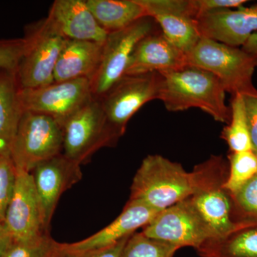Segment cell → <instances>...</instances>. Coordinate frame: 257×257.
I'll return each mask as SVG.
<instances>
[{
    "instance_id": "6da1fadb",
    "label": "cell",
    "mask_w": 257,
    "mask_h": 257,
    "mask_svg": "<svg viewBox=\"0 0 257 257\" xmlns=\"http://www.w3.org/2000/svg\"><path fill=\"white\" fill-rule=\"evenodd\" d=\"M211 157L187 172L177 162L162 155H148L134 177L130 200L143 202L162 211L192 197L207 180Z\"/></svg>"
},
{
    "instance_id": "7a4b0ae2",
    "label": "cell",
    "mask_w": 257,
    "mask_h": 257,
    "mask_svg": "<svg viewBox=\"0 0 257 257\" xmlns=\"http://www.w3.org/2000/svg\"><path fill=\"white\" fill-rule=\"evenodd\" d=\"M159 99L172 112L197 108L215 121L228 124L231 108L226 103V91L214 74L194 66L160 73Z\"/></svg>"
},
{
    "instance_id": "3957f363",
    "label": "cell",
    "mask_w": 257,
    "mask_h": 257,
    "mask_svg": "<svg viewBox=\"0 0 257 257\" xmlns=\"http://www.w3.org/2000/svg\"><path fill=\"white\" fill-rule=\"evenodd\" d=\"M187 64L214 74L231 96L257 94L253 84L256 60L241 47L202 37L187 54Z\"/></svg>"
},
{
    "instance_id": "277c9868",
    "label": "cell",
    "mask_w": 257,
    "mask_h": 257,
    "mask_svg": "<svg viewBox=\"0 0 257 257\" xmlns=\"http://www.w3.org/2000/svg\"><path fill=\"white\" fill-rule=\"evenodd\" d=\"M64 128L47 115L24 111L10 157L17 170L31 173L37 165L63 153Z\"/></svg>"
},
{
    "instance_id": "5b68a950",
    "label": "cell",
    "mask_w": 257,
    "mask_h": 257,
    "mask_svg": "<svg viewBox=\"0 0 257 257\" xmlns=\"http://www.w3.org/2000/svg\"><path fill=\"white\" fill-rule=\"evenodd\" d=\"M63 128L62 154L80 165L103 147H114L121 138L106 119L101 101L95 98L71 116Z\"/></svg>"
},
{
    "instance_id": "8992f818",
    "label": "cell",
    "mask_w": 257,
    "mask_h": 257,
    "mask_svg": "<svg viewBox=\"0 0 257 257\" xmlns=\"http://www.w3.org/2000/svg\"><path fill=\"white\" fill-rule=\"evenodd\" d=\"M27 46L16 74L20 89H35L55 82L56 64L67 39L56 32L46 19L25 31Z\"/></svg>"
},
{
    "instance_id": "52a82bcc",
    "label": "cell",
    "mask_w": 257,
    "mask_h": 257,
    "mask_svg": "<svg viewBox=\"0 0 257 257\" xmlns=\"http://www.w3.org/2000/svg\"><path fill=\"white\" fill-rule=\"evenodd\" d=\"M158 30L156 22L145 17L124 30L108 34L103 44L100 64L90 80L93 97L101 99L124 77L139 42Z\"/></svg>"
},
{
    "instance_id": "ba28073f",
    "label": "cell",
    "mask_w": 257,
    "mask_h": 257,
    "mask_svg": "<svg viewBox=\"0 0 257 257\" xmlns=\"http://www.w3.org/2000/svg\"><path fill=\"white\" fill-rule=\"evenodd\" d=\"M228 173L226 162L222 157L213 156L212 167L205 183L189 198L210 231L212 241L224 239L241 229L239 225L231 219V199L223 188Z\"/></svg>"
},
{
    "instance_id": "9c48e42d",
    "label": "cell",
    "mask_w": 257,
    "mask_h": 257,
    "mask_svg": "<svg viewBox=\"0 0 257 257\" xmlns=\"http://www.w3.org/2000/svg\"><path fill=\"white\" fill-rule=\"evenodd\" d=\"M20 97L24 111L51 116L62 126L94 98L88 79L54 82L35 89H20Z\"/></svg>"
},
{
    "instance_id": "30bf717a",
    "label": "cell",
    "mask_w": 257,
    "mask_h": 257,
    "mask_svg": "<svg viewBox=\"0 0 257 257\" xmlns=\"http://www.w3.org/2000/svg\"><path fill=\"white\" fill-rule=\"evenodd\" d=\"M160 84L157 72L125 75L99 99L106 119L120 136L142 106L159 99Z\"/></svg>"
},
{
    "instance_id": "8fae6325",
    "label": "cell",
    "mask_w": 257,
    "mask_h": 257,
    "mask_svg": "<svg viewBox=\"0 0 257 257\" xmlns=\"http://www.w3.org/2000/svg\"><path fill=\"white\" fill-rule=\"evenodd\" d=\"M145 236L197 251L213 238L188 199L160 211L142 231Z\"/></svg>"
},
{
    "instance_id": "7c38bea8",
    "label": "cell",
    "mask_w": 257,
    "mask_h": 257,
    "mask_svg": "<svg viewBox=\"0 0 257 257\" xmlns=\"http://www.w3.org/2000/svg\"><path fill=\"white\" fill-rule=\"evenodd\" d=\"M147 17L153 19L161 32L186 55L202 36L193 0H138Z\"/></svg>"
},
{
    "instance_id": "4fadbf2b",
    "label": "cell",
    "mask_w": 257,
    "mask_h": 257,
    "mask_svg": "<svg viewBox=\"0 0 257 257\" xmlns=\"http://www.w3.org/2000/svg\"><path fill=\"white\" fill-rule=\"evenodd\" d=\"M4 225L13 241H25L45 234L41 205L30 172L17 170L13 197ZM50 234V233H47Z\"/></svg>"
},
{
    "instance_id": "5bb4252c",
    "label": "cell",
    "mask_w": 257,
    "mask_h": 257,
    "mask_svg": "<svg viewBox=\"0 0 257 257\" xmlns=\"http://www.w3.org/2000/svg\"><path fill=\"white\" fill-rule=\"evenodd\" d=\"M80 166L61 154L37 165L31 172L46 232L50 233L52 216L61 196L82 179Z\"/></svg>"
},
{
    "instance_id": "9a60e30c",
    "label": "cell",
    "mask_w": 257,
    "mask_h": 257,
    "mask_svg": "<svg viewBox=\"0 0 257 257\" xmlns=\"http://www.w3.org/2000/svg\"><path fill=\"white\" fill-rule=\"evenodd\" d=\"M197 25L202 37L242 47L257 32V3L203 15L197 19Z\"/></svg>"
},
{
    "instance_id": "2e32d148",
    "label": "cell",
    "mask_w": 257,
    "mask_h": 257,
    "mask_svg": "<svg viewBox=\"0 0 257 257\" xmlns=\"http://www.w3.org/2000/svg\"><path fill=\"white\" fill-rule=\"evenodd\" d=\"M161 211L138 201L128 200L119 216L104 229L74 243H59L65 250L84 251L108 247L145 227Z\"/></svg>"
},
{
    "instance_id": "e0dca14e",
    "label": "cell",
    "mask_w": 257,
    "mask_h": 257,
    "mask_svg": "<svg viewBox=\"0 0 257 257\" xmlns=\"http://www.w3.org/2000/svg\"><path fill=\"white\" fill-rule=\"evenodd\" d=\"M46 20L67 40L104 44L107 37V32L97 23L85 0H56Z\"/></svg>"
},
{
    "instance_id": "ac0fdd59",
    "label": "cell",
    "mask_w": 257,
    "mask_h": 257,
    "mask_svg": "<svg viewBox=\"0 0 257 257\" xmlns=\"http://www.w3.org/2000/svg\"><path fill=\"white\" fill-rule=\"evenodd\" d=\"M187 64V55L158 30L139 42L125 75L164 73L182 68Z\"/></svg>"
},
{
    "instance_id": "d6986e66",
    "label": "cell",
    "mask_w": 257,
    "mask_h": 257,
    "mask_svg": "<svg viewBox=\"0 0 257 257\" xmlns=\"http://www.w3.org/2000/svg\"><path fill=\"white\" fill-rule=\"evenodd\" d=\"M103 44L67 40L54 74L55 82L92 79L100 64Z\"/></svg>"
},
{
    "instance_id": "ffe728a7",
    "label": "cell",
    "mask_w": 257,
    "mask_h": 257,
    "mask_svg": "<svg viewBox=\"0 0 257 257\" xmlns=\"http://www.w3.org/2000/svg\"><path fill=\"white\" fill-rule=\"evenodd\" d=\"M16 71L0 69V155L10 156L24 110Z\"/></svg>"
},
{
    "instance_id": "44dd1931",
    "label": "cell",
    "mask_w": 257,
    "mask_h": 257,
    "mask_svg": "<svg viewBox=\"0 0 257 257\" xmlns=\"http://www.w3.org/2000/svg\"><path fill=\"white\" fill-rule=\"evenodd\" d=\"M85 3L108 34L124 30L147 17L138 0H85Z\"/></svg>"
},
{
    "instance_id": "7402d4cb",
    "label": "cell",
    "mask_w": 257,
    "mask_h": 257,
    "mask_svg": "<svg viewBox=\"0 0 257 257\" xmlns=\"http://www.w3.org/2000/svg\"><path fill=\"white\" fill-rule=\"evenodd\" d=\"M197 251L201 257H257V229L239 230L224 239L208 241Z\"/></svg>"
},
{
    "instance_id": "603a6c76",
    "label": "cell",
    "mask_w": 257,
    "mask_h": 257,
    "mask_svg": "<svg viewBox=\"0 0 257 257\" xmlns=\"http://www.w3.org/2000/svg\"><path fill=\"white\" fill-rule=\"evenodd\" d=\"M231 119L223 128L221 138L229 147L231 152L252 150L244 101L241 94L231 96Z\"/></svg>"
},
{
    "instance_id": "cb8c5ba5",
    "label": "cell",
    "mask_w": 257,
    "mask_h": 257,
    "mask_svg": "<svg viewBox=\"0 0 257 257\" xmlns=\"http://www.w3.org/2000/svg\"><path fill=\"white\" fill-rule=\"evenodd\" d=\"M231 219L241 229H257V176L233 194H229Z\"/></svg>"
},
{
    "instance_id": "d4e9b609",
    "label": "cell",
    "mask_w": 257,
    "mask_h": 257,
    "mask_svg": "<svg viewBox=\"0 0 257 257\" xmlns=\"http://www.w3.org/2000/svg\"><path fill=\"white\" fill-rule=\"evenodd\" d=\"M229 170L223 188L233 194L257 176V155L253 150L231 152Z\"/></svg>"
},
{
    "instance_id": "484cf974",
    "label": "cell",
    "mask_w": 257,
    "mask_h": 257,
    "mask_svg": "<svg viewBox=\"0 0 257 257\" xmlns=\"http://www.w3.org/2000/svg\"><path fill=\"white\" fill-rule=\"evenodd\" d=\"M179 247L161 240L152 239L143 232L130 236L119 257H174Z\"/></svg>"
},
{
    "instance_id": "4316f807",
    "label": "cell",
    "mask_w": 257,
    "mask_h": 257,
    "mask_svg": "<svg viewBox=\"0 0 257 257\" xmlns=\"http://www.w3.org/2000/svg\"><path fill=\"white\" fill-rule=\"evenodd\" d=\"M57 241L50 234L25 241H13L0 257H53Z\"/></svg>"
},
{
    "instance_id": "83f0119b",
    "label": "cell",
    "mask_w": 257,
    "mask_h": 257,
    "mask_svg": "<svg viewBox=\"0 0 257 257\" xmlns=\"http://www.w3.org/2000/svg\"><path fill=\"white\" fill-rule=\"evenodd\" d=\"M16 178L17 169L11 157L0 155V223L3 224L14 192Z\"/></svg>"
},
{
    "instance_id": "f1b7e54d",
    "label": "cell",
    "mask_w": 257,
    "mask_h": 257,
    "mask_svg": "<svg viewBox=\"0 0 257 257\" xmlns=\"http://www.w3.org/2000/svg\"><path fill=\"white\" fill-rule=\"evenodd\" d=\"M26 46L25 37L0 39V69L17 72Z\"/></svg>"
},
{
    "instance_id": "f546056e",
    "label": "cell",
    "mask_w": 257,
    "mask_h": 257,
    "mask_svg": "<svg viewBox=\"0 0 257 257\" xmlns=\"http://www.w3.org/2000/svg\"><path fill=\"white\" fill-rule=\"evenodd\" d=\"M128 238L130 236L108 247L84 251H68L57 242L53 257H119Z\"/></svg>"
},
{
    "instance_id": "4dcf8cb0",
    "label": "cell",
    "mask_w": 257,
    "mask_h": 257,
    "mask_svg": "<svg viewBox=\"0 0 257 257\" xmlns=\"http://www.w3.org/2000/svg\"><path fill=\"white\" fill-rule=\"evenodd\" d=\"M194 8L197 13V19L199 17L213 12L228 9H236L243 6L247 1L246 0H193Z\"/></svg>"
},
{
    "instance_id": "1f68e13d",
    "label": "cell",
    "mask_w": 257,
    "mask_h": 257,
    "mask_svg": "<svg viewBox=\"0 0 257 257\" xmlns=\"http://www.w3.org/2000/svg\"><path fill=\"white\" fill-rule=\"evenodd\" d=\"M253 151L257 155V94L242 95Z\"/></svg>"
},
{
    "instance_id": "d6a6232c",
    "label": "cell",
    "mask_w": 257,
    "mask_h": 257,
    "mask_svg": "<svg viewBox=\"0 0 257 257\" xmlns=\"http://www.w3.org/2000/svg\"><path fill=\"white\" fill-rule=\"evenodd\" d=\"M12 238L5 228L4 224L0 223V256L5 250L9 246L12 241Z\"/></svg>"
},
{
    "instance_id": "836d02e7",
    "label": "cell",
    "mask_w": 257,
    "mask_h": 257,
    "mask_svg": "<svg viewBox=\"0 0 257 257\" xmlns=\"http://www.w3.org/2000/svg\"><path fill=\"white\" fill-rule=\"evenodd\" d=\"M241 48L253 57H257V32L248 38Z\"/></svg>"
},
{
    "instance_id": "e575fe53",
    "label": "cell",
    "mask_w": 257,
    "mask_h": 257,
    "mask_svg": "<svg viewBox=\"0 0 257 257\" xmlns=\"http://www.w3.org/2000/svg\"><path fill=\"white\" fill-rule=\"evenodd\" d=\"M255 60H256V67H257V57H254Z\"/></svg>"
}]
</instances>
